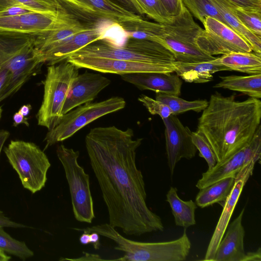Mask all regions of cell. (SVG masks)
<instances>
[{"instance_id":"cell-47","label":"cell","mask_w":261,"mask_h":261,"mask_svg":"<svg viewBox=\"0 0 261 261\" xmlns=\"http://www.w3.org/2000/svg\"><path fill=\"white\" fill-rule=\"evenodd\" d=\"M259 248L257 250L253 252L246 253L243 261H260L261 250Z\"/></svg>"},{"instance_id":"cell-3","label":"cell","mask_w":261,"mask_h":261,"mask_svg":"<svg viewBox=\"0 0 261 261\" xmlns=\"http://www.w3.org/2000/svg\"><path fill=\"white\" fill-rule=\"evenodd\" d=\"M45 63L33 35L0 30V67L11 72V81L0 102L17 92Z\"/></svg>"},{"instance_id":"cell-13","label":"cell","mask_w":261,"mask_h":261,"mask_svg":"<svg viewBox=\"0 0 261 261\" xmlns=\"http://www.w3.org/2000/svg\"><path fill=\"white\" fill-rule=\"evenodd\" d=\"M118 24L106 20L89 27L70 38L53 44L40 51L48 65L57 64L67 60L73 53L95 42L108 40V33Z\"/></svg>"},{"instance_id":"cell-48","label":"cell","mask_w":261,"mask_h":261,"mask_svg":"<svg viewBox=\"0 0 261 261\" xmlns=\"http://www.w3.org/2000/svg\"><path fill=\"white\" fill-rule=\"evenodd\" d=\"M128 10L137 13L136 7L131 0H112Z\"/></svg>"},{"instance_id":"cell-53","label":"cell","mask_w":261,"mask_h":261,"mask_svg":"<svg viewBox=\"0 0 261 261\" xmlns=\"http://www.w3.org/2000/svg\"><path fill=\"white\" fill-rule=\"evenodd\" d=\"M10 259V256L0 250V261H8Z\"/></svg>"},{"instance_id":"cell-12","label":"cell","mask_w":261,"mask_h":261,"mask_svg":"<svg viewBox=\"0 0 261 261\" xmlns=\"http://www.w3.org/2000/svg\"><path fill=\"white\" fill-rule=\"evenodd\" d=\"M79 22L65 10L57 13L32 11L14 16L0 17V30L33 35Z\"/></svg>"},{"instance_id":"cell-16","label":"cell","mask_w":261,"mask_h":261,"mask_svg":"<svg viewBox=\"0 0 261 261\" xmlns=\"http://www.w3.org/2000/svg\"><path fill=\"white\" fill-rule=\"evenodd\" d=\"M111 81L100 74L85 71L78 74L71 85L64 105L63 115L86 103L91 102Z\"/></svg>"},{"instance_id":"cell-19","label":"cell","mask_w":261,"mask_h":261,"mask_svg":"<svg viewBox=\"0 0 261 261\" xmlns=\"http://www.w3.org/2000/svg\"><path fill=\"white\" fill-rule=\"evenodd\" d=\"M245 208L228 225L227 230L220 242L213 261H243L246 253L244 239L245 229L242 218Z\"/></svg>"},{"instance_id":"cell-7","label":"cell","mask_w":261,"mask_h":261,"mask_svg":"<svg viewBox=\"0 0 261 261\" xmlns=\"http://www.w3.org/2000/svg\"><path fill=\"white\" fill-rule=\"evenodd\" d=\"M202 30L183 4L180 12L173 17L172 21L164 25V33L156 42L168 48L176 61H209L216 57L202 51L196 43V39Z\"/></svg>"},{"instance_id":"cell-35","label":"cell","mask_w":261,"mask_h":261,"mask_svg":"<svg viewBox=\"0 0 261 261\" xmlns=\"http://www.w3.org/2000/svg\"><path fill=\"white\" fill-rule=\"evenodd\" d=\"M233 10L237 17L246 29L261 37V11L245 9L233 4Z\"/></svg>"},{"instance_id":"cell-40","label":"cell","mask_w":261,"mask_h":261,"mask_svg":"<svg viewBox=\"0 0 261 261\" xmlns=\"http://www.w3.org/2000/svg\"><path fill=\"white\" fill-rule=\"evenodd\" d=\"M34 11L23 6H13L0 11V17H10Z\"/></svg>"},{"instance_id":"cell-8","label":"cell","mask_w":261,"mask_h":261,"mask_svg":"<svg viewBox=\"0 0 261 261\" xmlns=\"http://www.w3.org/2000/svg\"><path fill=\"white\" fill-rule=\"evenodd\" d=\"M4 151L25 189L34 194L45 186L51 164L38 145L22 140H11Z\"/></svg>"},{"instance_id":"cell-41","label":"cell","mask_w":261,"mask_h":261,"mask_svg":"<svg viewBox=\"0 0 261 261\" xmlns=\"http://www.w3.org/2000/svg\"><path fill=\"white\" fill-rule=\"evenodd\" d=\"M231 3L245 9L261 11V0H227Z\"/></svg>"},{"instance_id":"cell-4","label":"cell","mask_w":261,"mask_h":261,"mask_svg":"<svg viewBox=\"0 0 261 261\" xmlns=\"http://www.w3.org/2000/svg\"><path fill=\"white\" fill-rule=\"evenodd\" d=\"M73 229L89 233L95 232L114 242V249L124 255L111 259L120 261H184L187 258L191 247V241L184 230L178 239L166 242H141L128 239L120 234L109 223Z\"/></svg>"},{"instance_id":"cell-9","label":"cell","mask_w":261,"mask_h":261,"mask_svg":"<svg viewBox=\"0 0 261 261\" xmlns=\"http://www.w3.org/2000/svg\"><path fill=\"white\" fill-rule=\"evenodd\" d=\"M56 153L69 185L74 218L78 221L91 223L95 214L89 175L78 163L80 152L61 144L58 146Z\"/></svg>"},{"instance_id":"cell-17","label":"cell","mask_w":261,"mask_h":261,"mask_svg":"<svg viewBox=\"0 0 261 261\" xmlns=\"http://www.w3.org/2000/svg\"><path fill=\"white\" fill-rule=\"evenodd\" d=\"M124 81L141 90H150L156 93L178 96L180 94L182 81L176 74L162 72H139L120 75Z\"/></svg>"},{"instance_id":"cell-29","label":"cell","mask_w":261,"mask_h":261,"mask_svg":"<svg viewBox=\"0 0 261 261\" xmlns=\"http://www.w3.org/2000/svg\"><path fill=\"white\" fill-rule=\"evenodd\" d=\"M88 27L79 22L57 30L33 34L34 37L35 47L39 51H41L53 44L71 38L75 34L85 30Z\"/></svg>"},{"instance_id":"cell-22","label":"cell","mask_w":261,"mask_h":261,"mask_svg":"<svg viewBox=\"0 0 261 261\" xmlns=\"http://www.w3.org/2000/svg\"><path fill=\"white\" fill-rule=\"evenodd\" d=\"M88 7L94 15L120 25L141 20L142 17L112 0H77Z\"/></svg>"},{"instance_id":"cell-33","label":"cell","mask_w":261,"mask_h":261,"mask_svg":"<svg viewBox=\"0 0 261 261\" xmlns=\"http://www.w3.org/2000/svg\"><path fill=\"white\" fill-rule=\"evenodd\" d=\"M182 1L192 15L202 23L205 17H211L227 25L211 0H182Z\"/></svg>"},{"instance_id":"cell-27","label":"cell","mask_w":261,"mask_h":261,"mask_svg":"<svg viewBox=\"0 0 261 261\" xmlns=\"http://www.w3.org/2000/svg\"><path fill=\"white\" fill-rule=\"evenodd\" d=\"M235 182L234 177H226L200 189L196 197V204L203 208L215 203L224 202L230 194Z\"/></svg>"},{"instance_id":"cell-38","label":"cell","mask_w":261,"mask_h":261,"mask_svg":"<svg viewBox=\"0 0 261 261\" xmlns=\"http://www.w3.org/2000/svg\"><path fill=\"white\" fill-rule=\"evenodd\" d=\"M138 100L143 104L151 114L158 115L162 120L172 115V113L168 106L156 99H154L142 94L138 97Z\"/></svg>"},{"instance_id":"cell-43","label":"cell","mask_w":261,"mask_h":261,"mask_svg":"<svg viewBox=\"0 0 261 261\" xmlns=\"http://www.w3.org/2000/svg\"><path fill=\"white\" fill-rule=\"evenodd\" d=\"M27 226L11 220L0 210V227L24 228Z\"/></svg>"},{"instance_id":"cell-5","label":"cell","mask_w":261,"mask_h":261,"mask_svg":"<svg viewBox=\"0 0 261 261\" xmlns=\"http://www.w3.org/2000/svg\"><path fill=\"white\" fill-rule=\"evenodd\" d=\"M91 43L71 54L75 57L114 59L152 64H171L176 61L163 45L152 41L128 38L123 46L106 39Z\"/></svg>"},{"instance_id":"cell-15","label":"cell","mask_w":261,"mask_h":261,"mask_svg":"<svg viewBox=\"0 0 261 261\" xmlns=\"http://www.w3.org/2000/svg\"><path fill=\"white\" fill-rule=\"evenodd\" d=\"M163 121L168 164L172 175L176 164L182 158H194L197 150L192 141V132L176 115H171Z\"/></svg>"},{"instance_id":"cell-54","label":"cell","mask_w":261,"mask_h":261,"mask_svg":"<svg viewBox=\"0 0 261 261\" xmlns=\"http://www.w3.org/2000/svg\"><path fill=\"white\" fill-rule=\"evenodd\" d=\"M2 112H3V110H2V108L0 107V119L2 117Z\"/></svg>"},{"instance_id":"cell-20","label":"cell","mask_w":261,"mask_h":261,"mask_svg":"<svg viewBox=\"0 0 261 261\" xmlns=\"http://www.w3.org/2000/svg\"><path fill=\"white\" fill-rule=\"evenodd\" d=\"M175 72L185 81L189 83H205L213 80V74L221 71H230L220 63L219 57L205 62L182 63L175 61Z\"/></svg>"},{"instance_id":"cell-26","label":"cell","mask_w":261,"mask_h":261,"mask_svg":"<svg viewBox=\"0 0 261 261\" xmlns=\"http://www.w3.org/2000/svg\"><path fill=\"white\" fill-rule=\"evenodd\" d=\"M176 188L170 187L166 197L174 218L175 225L187 228L196 224L195 212L197 204L192 200L184 201L177 195Z\"/></svg>"},{"instance_id":"cell-24","label":"cell","mask_w":261,"mask_h":261,"mask_svg":"<svg viewBox=\"0 0 261 261\" xmlns=\"http://www.w3.org/2000/svg\"><path fill=\"white\" fill-rule=\"evenodd\" d=\"M220 77L221 81L214 85V88L238 91L251 98H261V74L247 76L231 75Z\"/></svg>"},{"instance_id":"cell-44","label":"cell","mask_w":261,"mask_h":261,"mask_svg":"<svg viewBox=\"0 0 261 261\" xmlns=\"http://www.w3.org/2000/svg\"><path fill=\"white\" fill-rule=\"evenodd\" d=\"M81 11L94 15L93 11L86 5L77 0H60Z\"/></svg>"},{"instance_id":"cell-45","label":"cell","mask_w":261,"mask_h":261,"mask_svg":"<svg viewBox=\"0 0 261 261\" xmlns=\"http://www.w3.org/2000/svg\"><path fill=\"white\" fill-rule=\"evenodd\" d=\"M84 255L77 258H61L60 260H105L107 259H102L97 254H90L84 252Z\"/></svg>"},{"instance_id":"cell-31","label":"cell","mask_w":261,"mask_h":261,"mask_svg":"<svg viewBox=\"0 0 261 261\" xmlns=\"http://www.w3.org/2000/svg\"><path fill=\"white\" fill-rule=\"evenodd\" d=\"M137 13L145 14L156 22L165 25L170 23L174 17L171 16L160 0H131Z\"/></svg>"},{"instance_id":"cell-36","label":"cell","mask_w":261,"mask_h":261,"mask_svg":"<svg viewBox=\"0 0 261 261\" xmlns=\"http://www.w3.org/2000/svg\"><path fill=\"white\" fill-rule=\"evenodd\" d=\"M193 143L199 152V156L204 158L207 162L208 169L213 167L217 163L215 154L206 138L200 133L192 132Z\"/></svg>"},{"instance_id":"cell-32","label":"cell","mask_w":261,"mask_h":261,"mask_svg":"<svg viewBox=\"0 0 261 261\" xmlns=\"http://www.w3.org/2000/svg\"><path fill=\"white\" fill-rule=\"evenodd\" d=\"M13 6H23L34 11L48 13L65 10L60 0H0V11Z\"/></svg>"},{"instance_id":"cell-46","label":"cell","mask_w":261,"mask_h":261,"mask_svg":"<svg viewBox=\"0 0 261 261\" xmlns=\"http://www.w3.org/2000/svg\"><path fill=\"white\" fill-rule=\"evenodd\" d=\"M28 117L24 116L19 111L16 112L13 116V126H17L20 124H24L27 126H29V123L28 122Z\"/></svg>"},{"instance_id":"cell-25","label":"cell","mask_w":261,"mask_h":261,"mask_svg":"<svg viewBox=\"0 0 261 261\" xmlns=\"http://www.w3.org/2000/svg\"><path fill=\"white\" fill-rule=\"evenodd\" d=\"M221 64L230 71L261 74V55L254 52H233L219 57Z\"/></svg>"},{"instance_id":"cell-21","label":"cell","mask_w":261,"mask_h":261,"mask_svg":"<svg viewBox=\"0 0 261 261\" xmlns=\"http://www.w3.org/2000/svg\"><path fill=\"white\" fill-rule=\"evenodd\" d=\"M244 148L230 156L219 162L203 173L196 187L201 189L223 178L233 177L245 166Z\"/></svg>"},{"instance_id":"cell-23","label":"cell","mask_w":261,"mask_h":261,"mask_svg":"<svg viewBox=\"0 0 261 261\" xmlns=\"http://www.w3.org/2000/svg\"><path fill=\"white\" fill-rule=\"evenodd\" d=\"M227 24L240 36L251 47L253 52L261 55V37L246 29L236 16L233 4L227 0H211Z\"/></svg>"},{"instance_id":"cell-49","label":"cell","mask_w":261,"mask_h":261,"mask_svg":"<svg viewBox=\"0 0 261 261\" xmlns=\"http://www.w3.org/2000/svg\"><path fill=\"white\" fill-rule=\"evenodd\" d=\"M99 236L100 235L97 232H90V242L96 250L98 249L100 247Z\"/></svg>"},{"instance_id":"cell-1","label":"cell","mask_w":261,"mask_h":261,"mask_svg":"<svg viewBox=\"0 0 261 261\" xmlns=\"http://www.w3.org/2000/svg\"><path fill=\"white\" fill-rule=\"evenodd\" d=\"M132 129L115 126L91 129L85 137L90 165L109 214V224L128 236L163 231L160 216L147 205L142 173L136 151L142 138H134Z\"/></svg>"},{"instance_id":"cell-10","label":"cell","mask_w":261,"mask_h":261,"mask_svg":"<svg viewBox=\"0 0 261 261\" xmlns=\"http://www.w3.org/2000/svg\"><path fill=\"white\" fill-rule=\"evenodd\" d=\"M125 100L115 96L98 102L86 103L64 114L58 124L48 130L44 138V150L62 142L98 118L117 112L125 107Z\"/></svg>"},{"instance_id":"cell-6","label":"cell","mask_w":261,"mask_h":261,"mask_svg":"<svg viewBox=\"0 0 261 261\" xmlns=\"http://www.w3.org/2000/svg\"><path fill=\"white\" fill-rule=\"evenodd\" d=\"M79 68L65 60L49 65L43 82L44 94L37 114L38 124L48 130L54 128L63 116L62 110L71 85Z\"/></svg>"},{"instance_id":"cell-28","label":"cell","mask_w":261,"mask_h":261,"mask_svg":"<svg viewBox=\"0 0 261 261\" xmlns=\"http://www.w3.org/2000/svg\"><path fill=\"white\" fill-rule=\"evenodd\" d=\"M128 38L147 40L156 42L163 35L164 25L145 20L123 23L120 25Z\"/></svg>"},{"instance_id":"cell-34","label":"cell","mask_w":261,"mask_h":261,"mask_svg":"<svg viewBox=\"0 0 261 261\" xmlns=\"http://www.w3.org/2000/svg\"><path fill=\"white\" fill-rule=\"evenodd\" d=\"M0 250L25 260L34 256V252L24 242L17 240L0 227Z\"/></svg>"},{"instance_id":"cell-52","label":"cell","mask_w":261,"mask_h":261,"mask_svg":"<svg viewBox=\"0 0 261 261\" xmlns=\"http://www.w3.org/2000/svg\"><path fill=\"white\" fill-rule=\"evenodd\" d=\"M32 108L30 104L24 105L20 107L18 111L24 116L27 117L29 115Z\"/></svg>"},{"instance_id":"cell-11","label":"cell","mask_w":261,"mask_h":261,"mask_svg":"<svg viewBox=\"0 0 261 261\" xmlns=\"http://www.w3.org/2000/svg\"><path fill=\"white\" fill-rule=\"evenodd\" d=\"M204 29L197 36L196 43L210 55H225L233 52H252L249 45L227 25L211 17L205 18Z\"/></svg>"},{"instance_id":"cell-30","label":"cell","mask_w":261,"mask_h":261,"mask_svg":"<svg viewBox=\"0 0 261 261\" xmlns=\"http://www.w3.org/2000/svg\"><path fill=\"white\" fill-rule=\"evenodd\" d=\"M155 99L168 106L174 115L189 111L201 112L207 107L208 103L205 99L188 101L178 96L163 93H156Z\"/></svg>"},{"instance_id":"cell-39","label":"cell","mask_w":261,"mask_h":261,"mask_svg":"<svg viewBox=\"0 0 261 261\" xmlns=\"http://www.w3.org/2000/svg\"><path fill=\"white\" fill-rule=\"evenodd\" d=\"M169 14L174 17L177 15L181 9L182 0H160Z\"/></svg>"},{"instance_id":"cell-37","label":"cell","mask_w":261,"mask_h":261,"mask_svg":"<svg viewBox=\"0 0 261 261\" xmlns=\"http://www.w3.org/2000/svg\"><path fill=\"white\" fill-rule=\"evenodd\" d=\"M245 166L253 164L260 159L261 154V126H258L252 139L244 148Z\"/></svg>"},{"instance_id":"cell-2","label":"cell","mask_w":261,"mask_h":261,"mask_svg":"<svg viewBox=\"0 0 261 261\" xmlns=\"http://www.w3.org/2000/svg\"><path fill=\"white\" fill-rule=\"evenodd\" d=\"M198 119L197 131L206 138L217 162L244 148L260 125L261 101L250 97L237 101L234 95L212 94Z\"/></svg>"},{"instance_id":"cell-50","label":"cell","mask_w":261,"mask_h":261,"mask_svg":"<svg viewBox=\"0 0 261 261\" xmlns=\"http://www.w3.org/2000/svg\"><path fill=\"white\" fill-rule=\"evenodd\" d=\"M10 133L7 130H0V154L5 142L9 137Z\"/></svg>"},{"instance_id":"cell-42","label":"cell","mask_w":261,"mask_h":261,"mask_svg":"<svg viewBox=\"0 0 261 261\" xmlns=\"http://www.w3.org/2000/svg\"><path fill=\"white\" fill-rule=\"evenodd\" d=\"M11 77V73L8 69L0 67V98L7 88Z\"/></svg>"},{"instance_id":"cell-18","label":"cell","mask_w":261,"mask_h":261,"mask_svg":"<svg viewBox=\"0 0 261 261\" xmlns=\"http://www.w3.org/2000/svg\"><path fill=\"white\" fill-rule=\"evenodd\" d=\"M250 176V174L244 172H239L236 176L234 185L230 194L224 202L223 211L210 240L204 260H214L218 246L224 237L244 186Z\"/></svg>"},{"instance_id":"cell-14","label":"cell","mask_w":261,"mask_h":261,"mask_svg":"<svg viewBox=\"0 0 261 261\" xmlns=\"http://www.w3.org/2000/svg\"><path fill=\"white\" fill-rule=\"evenodd\" d=\"M79 68H87L102 73L123 74L139 72H174L175 67L171 64H152L114 59L75 57L66 60Z\"/></svg>"},{"instance_id":"cell-51","label":"cell","mask_w":261,"mask_h":261,"mask_svg":"<svg viewBox=\"0 0 261 261\" xmlns=\"http://www.w3.org/2000/svg\"><path fill=\"white\" fill-rule=\"evenodd\" d=\"M80 242L81 244L86 245L89 244L90 242V233L84 231L83 233L80 236Z\"/></svg>"}]
</instances>
